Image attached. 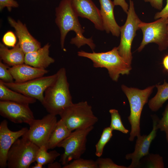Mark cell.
Returning <instances> with one entry per match:
<instances>
[{
    "mask_svg": "<svg viewBox=\"0 0 168 168\" xmlns=\"http://www.w3.org/2000/svg\"><path fill=\"white\" fill-rule=\"evenodd\" d=\"M145 157L144 162L145 167L154 168L164 167L163 158L160 155L149 153Z\"/></svg>",
    "mask_w": 168,
    "mask_h": 168,
    "instance_id": "cell-28",
    "label": "cell"
},
{
    "mask_svg": "<svg viewBox=\"0 0 168 168\" xmlns=\"http://www.w3.org/2000/svg\"><path fill=\"white\" fill-rule=\"evenodd\" d=\"M50 47L49 43H47L35 51L25 54L24 63L35 68L45 69L55 61L49 55Z\"/></svg>",
    "mask_w": 168,
    "mask_h": 168,
    "instance_id": "cell-19",
    "label": "cell"
},
{
    "mask_svg": "<svg viewBox=\"0 0 168 168\" xmlns=\"http://www.w3.org/2000/svg\"><path fill=\"white\" fill-rule=\"evenodd\" d=\"M61 164L58 162H53L48 164V168H61L62 167Z\"/></svg>",
    "mask_w": 168,
    "mask_h": 168,
    "instance_id": "cell-37",
    "label": "cell"
},
{
    "mask_svg": "<svg viewBox=\"0 0 168 168\" xmlns=\"http://www.w3.org/2000/svg\"><path fill=\"white\" fill-rule=\"evenodd\" d=\"M112 131L110 127L103 129L100 138L95 145V155L97 156L100 157L102 155L105 146L112 136Z\"/></svg>",
    "mask_w": 168,
    "mask_h": 168,
    "instance_id": "cell-25",
    "label": "cell"
},
{
    "mask_svg": "<svg viewBox=\"0 0 168 168\" xmlns=\"http://www.w3.org/2000/svg\"><path fill=\"white\" fill-rule=\"evenodd\" d=\"M146 2H149L155 8L161 10L162 9L163 0H143Z\"/></svg>",
    "mask_w": 168,
    "mask_h": 168,
    "instance_id": "cell-35",
    "label": "cell"
},
{
    "mask_svg": "<svg viewBox=\"0 0 168 168\" xmlns=\"http://www.w3.org/2000/svg\"><path fill=\"white\" fill-rule=\"evenodd\" d=\"M59 115L71 131L93 126L98 120L94 115L91 106L86 101L73 103Z\"/></svg>",
    "mask_w": 168,
    "mask_h": 168,
    "instance_id": "cell-5",
    "label": "cell"
},
{
    "mask_svg": "<svg viewBox=\"0 0 168 168\" xmlns=\"http://www.w3.org/2000/svg\"><path fill=\"white\" fill-rule=\"evenodd\" d=\"M162 64L164 69L167 72H168V54L164 58Z\"/></svg>",
    "mask_w": 168,
    "mask_h": 168,
    "instance_id": "cell-38",
    "label": "cell"
},
{
    "mask_svg": "<svg viewBox=\"0 0 168 168\" xmlns=\"http://www.w3.org/2000/svg\"><path fill=\"white\" fill-rule=\"evenodd\" d=\"M154 18L155 19L161 18H168V0H166L165 7L160 11L156 13Z\"/></svg>",
    "mask_w": 168,
    "mask_h": 168,
    "instance_id": "cell-34",
    "label": "cell"
},
{
    "mask_svg": "<svg viewBox=\"0 0 168 168\" xmlns=\"http://www.w3.org/2000/svg\"><path fill=\"white\" fill-rule=\"evenodd\" d=\"M167 18H161L150 23L141 21L139 25V28L142 32L143 38L137 49L138 52H141L146 45L152 43L157 44L160 51L167 48L168 34L166 27Z\"/></svg>",
    "mask_w": 168,
    "mask_h": 168,
    "instance_id": "cell-9",
    "label": "cell"
},
{
    "mask_svg": "<svg viewBox=\"0 0 168 168\" xmlns=\"http://www.w3.org/2000/svg\"><path fill=\"white\" fill-rule=\"evenodd\" d=\"M155 86L157 88V92L148 103L149 108L153 111L159 110L168 100V83L164 81L162 84H156Z\"/></svg>",
    "mask_w": 168,
    "mask_h": 168,
    "instance_id": "cell-23",
    "label": "cell"
},
{
    "mask_svg": "<svg viewBox=\"0 0 168 168\" xmlns=\"http://www.w3.org/2000/svg\"><path fill=\"white\" fill-rule=\"evenodd\" d=\"M72 131L67 126L63 121L60 119L57 121L49 139L48 149H53L67 137Z\"/></svg>",
    "mask_w": 168,
    "mask_h": 168,
    "instance_id": "cell-22",
    "label": "cell"
},
{
    "mask_svg": "<svg viewBox=\"0 0 168 168\" xmlns=\"http://www.w3.org/2000/svg\"><path fill=\"white\" fill-rule=\"evenodd\" d=\"M8 69L14 82L21 83L43 76L48 71L35 68L25 63L12 66Z\"/></svg>",
    "mask_w": 168,
    "mask_h": 168,
    "instance_id": "cell-18",
    "label": "cell"
},
{
    "mask_svg": "<svg viewBox=\"0 0 168 168\" xmlns=\"http://www.w3.org/2000/svg\"><path fill=\"white\" fill-rule=\"evenodd\" d=\"M63 168H98L96 161L80 158L63 166Z\"/></svg>",
    "mask_w": 168,
    "mask_h": 168,
    "instance_id": "cell-27",
    "label": "cell"
},
{
    "mask_svg": "<svg viewBox=\"0 0 168 168\" xmlns=\"http://www.w3.org/2000/svg\"><path fill=\"white\" fill-rule=\"evenodd\" d=\"M129 0L127 19L124 24L120 27V40L117 48L120 55L127 63L131 65L133 58L131 51L132 43L137 31L139 29V25L141 21L135 12L133 1Z\"/></svg>",
    "mask_w": 168,
    "mask_h": 168,
    "instance_id": "cell-7",
    "label": "cell"
},
{
    "mask_svg": "<svg viewBox=\"0 0 168 168\" xmlns=\"http://www.w3.org/2000/svg\"><path fill=\"white\" fill-rule=\"evenodd\" d=\"M98 168H128L125 166H120L115 164L109 158L99 157L96 161Z\"/></svg>",
    "mask_w": 168,
    "mask_h": 168,
    "instance_id": "cell-30",
    "label": "cell"
},
{
    "mask_svg": "<svg viewBox=\"0 0 168 168\" xmlns=\"http://www.w3.org/2000/svg\"><path fill=\"white\" fill-rule=\"evenodd\" d=\"M56 73L51 75L42 76L21 83L14 82L3 83L11 89L39 100L41 103L44 99V93L46 88L55 81Z\"/></svg>",
    "mask_w": 168,
    "mask_h": 168,
    "instance_id": "cell-11",
    "label": "cell"
},
{
    "mask_svg": "<svg viewBox=\"0 0 168 168\" xmlns=\"http://www.w3.org/2000/svg\"><path fill=\"white\" fill-rule=\"evenodd\" d=\"M43 165L37 162L35 165L31 167L32 168H42L43 167Z\"/></svg>",
    "mask_w": 168,
    "mask_h": 168,
    "instance_id": "cell-39",
    "label": "cell"
},
{
    "mask_svg": "<svg viewBox=\"0 0 168 168\" xmlns=\"http://www.w3.org/2000/svg\"><path fill=\"white\" fill-rule=\"evenodd\" d=\"M17 2L14 0H0V10L2 11L6 7L9 11H11L12 8L18 7Z\"/></svg>",
    "mask_w": 168,
    "mask_h": 168,
    "instance_id": "cell-33",
    "label": "cell"
},
{
    "mask_svg": "<svg viewBox=\"0 0 168 168\" xmlns=\"http://www.w3.org/2000/svg\"><path fill=\"white\" fill-rule=\"evenodd\" d=\"M8 21L14 28L18 39V42L25 54L35 51L40 48V43L29 33L26 25L19 20L16 21L10 17Z\"/></svg>",
    "mask_w": 168,
    "mask_h": 168,
    "instance_id": "cell-16",
    "label": "cell"
},
{
    "mask_svg": "<svg viewBox=\"0 0 168 168\" xmlns=\"http://www.w3.org/2000/svg\"><path fill=\"white\" fill-rule=\"evenodd\" d=\"M55 22L60 33V44L62 49L64 47V41L68 33L73 31L76 36L72 38L70 43L79 48L85 44L88 45L92 50L95 45L91 38H86L83 35L84 30L79 21L78 17L71 4L70 0H62L55 10Z\"/></svg>",
    "mask_w": 168,
    "mask_h": 168,
    "instance_id": "cell-1",
    "label": "cell"
},
{
    "mask_svg": "<svg viewBox=\"0 0 168 168\" xmlns=\"http://www.w3.org/2000/svg\"><path fill=\"white\" fill-rule=\"evenodd\" d=\"M115 6H119L121 7L124 11L127 13L129 8V6L125 0H114Z\"/></svg>",
    "mask_w": 168,
    "mask_h": 168,
    "instance_id": "cell-36",
    "label": "cell"
},
{
    "mask_svg": "<svg viewBox=\"0 0 168 168\" xmlns=\"http://www.w3.org/2000/svg\"><path fill=\"white\" fill-rule=\"evenodd\" d=\"M7 120H4L0 124V167H7L8 152L14 142L27 131L24 127L17 131H12L8 127Z\"/></svg>",
    "mask_w": 168,
    "mask_h": 168,
    "instance_id": "cell-14",
    "label": "cell"
},
{
    "mask_svg": "<svg viewBox=\"0 0 168 168\" xmlns=\"http://www.w3.org/2000/svg\"><path fill=\"white\" fill-rule=\"evenodd\" d=\"M2 41L5 45L14 47L16 45L17 39L15 34L12 31H8L4 35Z\"/></svg>",
    "mask_w": 168,
    "mask_h": 168,
    "instance_id": "cell-31",
    "label": "cell"
},
{
    "mask_svg": "<svg viewBox=\"0 0 168 168\" xmlns=\"http://www.w3.org/2000/svg\"><path fill=\"white\" fill-rule=\"evenodd\" d=\"M39 147L24 136L17 139L10 149L7 156L8 168H28L36 161Z\"/></svg>",
    "mask_w": 168,
    "mask_h": 168,
    "instance_id": "cell-6",
    "label": "cell"
},
{
    "mask_svg": "<svg viewBox=\"0 0 168 168\" xmlns=\"http://www.w3.org/2000/svg\"><path fill=\"white\" fill-rule=\"evenodd\" d=\"M77 55L91 60L95 68L107 69L110 77L115 82H117L120 74H129L132 68L131 65L127 63L120 55L117 47L104 52L88 53L81 50L77 52Z\"/></svg>",
    "mask_w": 168,
    "mask_h": 168,
    "instance_id": "cell-3",
    "label": "cell"
},
{
    "mask_svg": "<svg viewBox=\"0 0 168 168\" xmlns=\"http://www.w3.org/2000/svg\"><path fill=\"white\" fill-rule=\"evenodd\" d=\"M56 73L55 80L44 91L41 103L49 113L56 115L73 103L65 69L62 68Z\"/></svg>",
    "mask_w": 168,
    "mask_h": 168,
    "instance_id": "cell-2",
    "label": "cell"
},
{
    "mask_svg": "<svg viewBox=\"0 0 168 168\" xmlns=\"http://www.w3.org/2000/svg\"><path fill=\"white\" fill-rule=\"evenodd\" d=\"M155 87V85H153L141 90L128 87L123 84L121 85L122 90L127 97L130 107V113L128 119L131 126L129 138L131 142L140 135V123L142 112Z\"/></svg>",
    "mask_w": 168,
    "mask_h": 168,
    "instance_id": "cell-4",
    "label": "cell"
},
{
    "mask_svg": "<svg viewBox=\"0 0 168 168\" xmlns=\"http://www.w3.org/2000/svg\"><path fill=\"white\" fill-rule=\"evenodd\" d=\"M167 48H168V37L167 40Z\"/></svg>",
    "mask_w": 168,
    "mask_h": 168,
    "instance_id": "cell-42",
    "label": "cell"
},
{
    "mask_svg": "<svg viewBox=\"0 0 168 168\" xmlns=\"http://www.w3.org/2000/svg\"><path fill=\"white\" fill-rule=\"evenodd\" d=\"M166 27H167V33L168 34V18L167 19V21Z\"/></svg>",
    "mask_w": 168,
    "mask_h": 168,
    "instance_id": "cell-41",
    "label": "cell"
},
{
    "mask_svg": "<svg viewBox=\"0 0 168 168\" xmlns=\"http://www.w3.org/2000/svg\"><path fill=\"white\" fill-rule=\"evenodd\" d=\"M162 117L159 119L157 125L158 129L165 131L168 127V104L162 114Z\"/></svg>",
    "mask_w": 168,
    "mask_h": 168,
    "instance_id": "cell-32",
    "label": "cell"
},
{
    "mask_svg": "<svg viewBox=\"0 0 168 168\" xmlns=\"http://www.w3.org/2000/svg\"><path fill=\"white\" fill-rule=\"evenodd\" d=\"M0 114L16 124L24 123L29 125L35 119L29 104L10 101H0Z\"/></svg>",
    "mask_w": 168,
    "mask_h": 168,
    "instance_id": "cell-12",
    "label": "cell"
},
{
    "mask_svg": "<svg viewBox=\"0 0 168 168\" xmlns=\"http://www.w3.org/2000/svg\"><path fill=\"white\" fill-rule=\"evenodd\" d=\"M57 122L56 115L49 113L41 119H35L23 136L39 147L44 146L48 149L49 141Z\"/></svg>",
    "mask_w": 168,
    "mask_h": 168,
    "instance_id": "cell-10",
    "label": "cell"
},
{
    "mask_svg": "<svg viewBox=\"0 0 168 168\" xmlns=\"http://www.w3.org/2000/svg\"><path fill=\"white\" fill-rule=\"evenodd\" d=\"M94 126L83 129H76L57 146L64 149L59 161L64 166L73 160L81 158L86 148L87 137Z\"/></svg>",
    "mask_w": 168,
    "mask_h": 168,
    "instance_id": "cell-8",
    "label": "cell"
},
{
    "mask_svg": "<svg viewBox=\"0 0 168 168\" xmlns=\"http://www.w3.org/2000/svg\"><path fill=\"white\" fill-rule=\"evenodd\" d=\"M47 148L44 146L39 147L36 156V161L43 165L51 163L59 156L60 153L54 150L49 152Z\"/></svg>",
    "mask_w": 168,
    "mask_h": 168,
    "instance_id": "cell-24",
    "label": "cell"
},
{
    "mask_svg": "<svg viewBox=\"0 0 168 168\" xmlns=\"http://www.w3.org/2000/svg\"><path fill=\"white\" fill-rule=\"evenodd\" d=\"M0 100L29 105L35 103L37 100L11 89L0 80Z\"/></svg>",
    "mask_w": 168,
    "mask_h": 168,
    "instance_id": "cell-21",
    "label": "cell"
},
{
    "mask_svg": "<svg viewBox=\"0 0 168 168\" xmlns=\"http://www.w3.org/2000/svg\"><path fill=\"white\" fill-rule=\"evenodd\" d=\"M166 133V141L168 143V127L165 131Z\"/></svg>",
    "mask_w": 168,
    "mask_h": 168,
    "instance_id": "cell-40",
    "label": "cell"
},
{
    "mask_svg": "<svg viewBox=\"0 0 168 168\" xmlns=\"http://www.w3.org/2000/svg\"><path fill=\"white\" fill-rule=\"evenodd\" d=\"M153 128L148 135H140L137 137L134 151L126 155L127 160H131L132 162L128 168L140 167V161L142 158L149 154L151 143L156 137L158 128L157 124L159 119L156 116L152 117Z\"/></svg>",
    "mask_w": 168,
    "mask_h": 168,
    "instance_id": "cell-13",
    "label": "cell"
},
{
    "mask_svg": "<svg viewBox=\"0 0 168 168\" xmlns=\"http://www.w3.org/2000/svg\"><path fill=\"white\" fill-rule=\"evenodd\" d=\"M109 112L111 115L110 127L111 129L113 130H118L124 134L128 133L129 131L124 126L118 110L115 109H111L109 110Z\"/></svg>",
    "mask_w": 168,
    "mask_h": 168,
    "instance_id": "cell-26",
    "label": "cell"
},
{
    "mask_svg": "<svg viewBox=\"0 0 168 168\" xmlns=\"http://www.w3.org/2000/svg\"><path fill=\"white\" fill-rule=\"evenodd\" d=\"M25 54L18 43L11 49L3 44H0V57L3 63L11 66L24 63Z\"/></svg>",
    "mask_w": 168,
    "mask_h": 168,
    "instance_id": "cell-20",
    "label": "cell"
},
{
    "mask_svg": "<svg viewBox=\"0 0 168 168\" xmlns=\"http://www.w3.org/2000/svg\"><path fill=\"white\" fill-rule=\"evenodd\" d=\"M72 7L78 16L88 19L99 30H104L100 10L91 0H70Z\"/></svg>",
    "mask_w": 168,
    "mask_h": 168,
    "instance_id": "cell-15",
    "label": "cell"
},
{
    "mask_svg": "<svg viewBox=\"0 0 168 168\" xmlns=\"http://www.w3.org/2000/svg\"><path fill=\"white\" fill-rule=\"evenodd\" d=\"M100 4V14L104 30L106 33H111L114 36L120 35V27L116 22L114 15L115 6L111 0H99Z\"/></svg>",
    "mask_w": 168,
    "mask_h": 168,
    "instance_id": "cell-17",
    "label": "cell"
},
{
    "mask_svg": "<svg viewBox=\"0 0 168 168\" xmlns=\"http://www.w3.org/2000/svg\"><path fill=\"white\" fill-rule=\"evenodd\" d=\"M8 67L1 61H0V80L3 82H13V78L9 70Z\"/></svg>",
    "mask_w": 168,
    "mask_h": 168,
    "instance_id": "cell-29",
    "label": "cell"
}]
</instances>
